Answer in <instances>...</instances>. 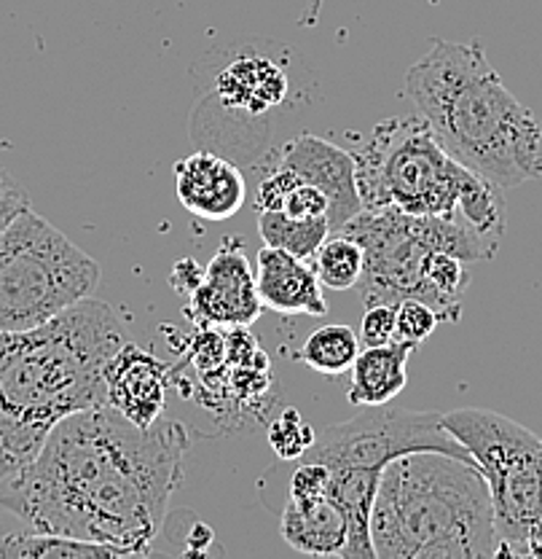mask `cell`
I'll use <instances>...</instances> for the list:
<instances>
[{
    "label": "cell",
    "instance_id": "6da1fadb",
    "mask_svg": "<svg viewBox=\"0 0 542 559\" xmlns=\"http://www.w3.org/2000/svg\"><path fill=\"white\" fill-rule=\"evenodd\" d=\"M185 450L180 423L140 428L113 406H89L57 423L33 463L0 485V509L38 533L154 555Z\"/></svg>",
    "mask_w": 542,
    "mask_h": 559
},
{
    "label": "cell",
    "instance_id": "7a4b0ae2",
    "mask_svg": "<svg viewBox=\"0 0 542 559\" xmlns=\"http://www.w3.org/2000/svg\"><path fill=\"white\" fill-rule=\"evenodd\" d=\"M130 342L105 301L27 331H0V485L31 465L57 423L105 401V369Z\"/></svg>",
    "mask_w": 542,
    "mask_h": 559
},
{
    "label": "cell",
    "instance_id": "3957f363",
    "mask_svg": "<svg viewBox=\"0 0 542 559\" xmlns=\"http://www.w3.org/2000/svg\"><path fill=\"white\" fill-rule=\"evenodd\" d=\"M406 95L443 148L499 189L542 175V127L489 66L483 46L433 40L406 73Z\"/></svg>",
    "mask_w": 542,
    "mask_h": 559
},
{
    "label": "cell",
    "instance_id": "277c9868",
    "mask_svg": "<svg viewBox=\"0 0 542 559\" xmlns=\"http://www.w3.org/2000/svg\"><path fill=\"white\" fill-rule=\"evenodd\" d=\"M371 544L376 559L499 557L492 495L475 460L422 450L384 465Z\"/></svg>",
    "mask_w": 542,
    "mask_h": 559
},
{
    "label": "cell",
    "instance_id": "5b68a950",
    "mask_svg": "<svg viewBox=\"0 0 542 559\" xmlns=\"http://www.w3.org/2000/svg\"><path fill=\"white\" fill-rule=\"evenodd\" d=\"M100 264L65 231L27 207L0 237V331H27L100 285Z\"/></svg>",
    "mask_w": 542,
    "mask_h": 559
},
{
    "label": "cell",
    "instance_id": "8992f818",
    "mask_svg": "<svg viewBox=\"0 0 542 559\" xmlns=\"http://www.w3.org/2000/svg\"><path fill=\"white\" fill-rule=\"evenodd\" d=\"M354 162L363 210L395 207L408 215L454 221L475 175L443 148L422 116H398L376 124Z\"/></svg>",
    "mask_w": 542,
    "mask_h": 559
},
{
    "label": "cell",
    "instance_id": "52a82bcc",
    "mask_svg": "<svg viewBox=\"0 0 542 559\" xmlns=\"http://www.w3.org/2000/svg\"><path fill=\"white\" fill-rule=\"evenodd\" d=\"M443 425L473 454L486 479L499 557H529L542 520V439L489 409L446 412Z\"/></svg>",
    "mask_w": 542,
    "mask_h": 559
},
{
    "label": "cell",
    "instance_id": "ba28073f",
    "mask_svg": "<svg viewBox=\"0 0 542 559\" xmlns=\"http://www.w3.org/2000/svg\"><path fill=\"white\" fill-rule=\"evenodd\" d=\"M341 231L365 250L360 277L365 305H398L408 296L424 301L422 266L433 248L448 250L462 261L492 259L499 248L454 218L408 215L395 207L360 210Z\"/></svg>",
    "mask_w": 542,
    "mask_h": 559
},
{
    "label": "cell",
    "instance_id": "9c48e42d",
    "mask_svg": "<svg viewBox=\"0 0 542 559\" xmlns=\"http://www.w3.org/2000/svg\"><path fill=\"white\" fill-rule=\"evenodd\" d=\"M293 95L290 68L266 49H239L215 73L191 119L196 148H231L242 162L250 151L266 156L272 124Z\"/></svg>",
    "mask_w": 542,
    "mask_h": 559
},
{
    "label": "cell",
    "instance_id": "30bf717a",
    "mask_svg": "<svg viewBox=\"0 0 542 559\" xmlns=\"http://www.w3.org/2000/svg\"><path fill=\"white\" fill-rule=\"evenodd\" d=\"M435 450L454 457L473 460L448 428L441 412H404L382 406H363L360 415L339 425H330L317 436L306 460H317L328 468L378 471L408 452Z\"/></svg>",
    "mask_w": 542,
    "mask_h": 559
},
{
    "label": "cell",
    "instance_id": "8fae6325",
    "mask_svg": "<svg viewBox=\"0 0 542 559\" xmlns=\"http://www.w3.org/2000/svg\"><path fill=\"white\" fill-rule=\"evenodd\" d=\"M264 310L248 255L239 245L226 242L189 294L191 320L200 329H250Z\"/></svg>",
    "mask_w": 542,
    "mask_h": 559
},
{
    "label": "cell",
    "instance_id": "7c38bea8",
    "mask_svg": "<svg viewBox=\"0 0 542 559\" xmlns=\"http://www.w3.org/2000/svg\"><path fill=\"white\" fill-rule=\"evenodd\" d=\"M266 159L288 167L306 183L317 186L328 197V224L330 231H339L354 215L363 210L358 189V162L354 154L339 148L330 140L301 132L282 145L277 154H266Z\"/></svg>",
    "mask_w": 542,
    "mask_h": 559
},
{
    "label": "cell",
    "instance_id": "4fadbf2b",
    "mask_svg": "<svg viewBox=\"0 0 542 559\" xmlns=\"http://www.w3.org/2000/svg\"><path fill=\"white\" fill-rule=\"evenodd\" d=\"M170 369L165 360L127 342L105 369V401L130 423L148 428L165 417Z\"/></svg>",
    "mask_w": 542,
    "mask_h": 559
},
{
    "label": "cell",
    "instance_id": "5bb4252c",
    "mask_svg": "<svg viewBox=\"0 0 542 559\" xmlns=\"http://www.w3.org/2000/svg\"><path fill=\"white\" fill-rule=\"evenodd\" d=\"M180 205L204 221H226L248 200V180L234 159L200 148L174 165Z\"/></svg>",
    "mask_w": 542,
    "mask_h": 559
},
{
    "label": "cell",
    "instance_id": "9a60e30c",
    "mask_svg": "<svg viewBox=\"0 0 542 559\" xmlns=\"http://www.w3.org/2000/svg\"><path fill=\"white\" fill-rule=\"evenodd\" d=\"M255 285L266 310L279 314H312L323 318L328 312L325 285L320 283L312 261L299 259L288 250L264 245L255 266Z\"/></svg>",
    "mask_w": 542,
    "mask_h": 559
},
{
    "label": "cell",
    "instance_id": "2e32d148",
    "mask_svg": "<svg viewBox=\"0 0 542 559\" xmlns=\"http://www.w3.org/2000/svg\"><path fill=\"white\" fill-rule=\"evenodd\" d=\"M282 538L301 555L344 557L349 540L347 514L330 495L288 498L282 511Z\"/></svg>",
    "mask_w": 542,
    "mask_h": 559
},
{
    "label": "cell",
    "instance_id": "e0dca14e",
    "mask_svg": "<svg viewBox=\"0 0 542 559\" xmlns=\"http://www.w3.org/2000/svg\"><path fill=\"white\" fill-rule=\"evenodd\" d=\"M419 345L406 340H393L378 347H360L354 358L352 382H349V404L354 406H382L389 404L395 395H400L408 384L406 366L411 353Z\"/></svg>",
    "mask_w": 542,
    "mask_h": 559
},
{
    "label": "cell",
    "instance_id": "ac0fdd59",
    "mask_svg": "<svg viewBox=\"0 0 542 559\" xmlns=\"http://www.w3.org/2000/svg\"><path fill=\"white\" fill-rule=\"evenodd\" d=\"M0 557L5 559H110L119 557L110 546L92 544V540L68 538V535L38 533H0Z\"/></svg>",
    "mask_w": 542,
    "mask_h": 559
},
{
    "label": "cell",
    "instance_id": "d6986e66",
    "mask_svg": "<svg viewBox=\"0 0 542 559\" xmlns=\"http://www.w3.org/2000/svg\"><path fill=\"white\" fill-rule=\"evenodd\" d=\"M258 235L264 245L309 261L330 235V224L328 218H293L282 210H258Z\"/></svg>",
    "mask_w": 542,
    "mask_h": 559
},
{
    "label": "cell",
    "instance_id": "ffe728a7",
    "mask_svg": "<svg viewBox=\"0 0 542 559\" xmlns=\"http://www.w3.org/2000/svg\"><path fill=\"white\" fill-rule=\"evenodd\" d=\"M312 266L317 272L320 283L330 290H349L358 288L360 277L365 270V250L347 231H330L317 253L312 255Z\"/></svg>",
    "mask_w": 542,
    "mask_h": 559
},
{
    "label": "cell",
    "instance_id": "44dd1931",
    "mask_svg": "<svg viewBox=\"0 0 542 559\" xmlns=\"http://www.w3.org/2000/svg\"><path fill=\"white\" fill-rule=\"evenodd\" d=\"M360 347L363 345H360L358 331L344 323H330L317 329L314 334H309L299 358L304 360L309 369L317 371V374L339 377L352 369Z\"/></svg>",
    "mask_w": 542,
    "mask_h": 559
},
{
    "label": "cell",
    "instance_id": "7402d4cb",
    "mask_svg": "<svg viewBox=\"0 0 542 559\" xmlns=\"http://www.w3.org/2000/svg\"><path fill=\"white\" fill-rule=\"evenodd\" d=\"M314 430L304 423V417L296 409H285L282 415L272 423L269 428V444L277 452L279 460H299L312 450Z\"/></svg>",
    "mask_w": 542,
    "mask_h": 559
},
{
    "label": "cell",
    "instance_id": "603a6c76",
    "mask_svg": "<svg viewBox=\"0 0 542 559\" xmlns=\"http://www.w3.org/2000/svg\"><path fill=\"white\" fill-rule=\"evenodd\" d=\"M441 323V314L422 299H400L395 305V340L413 342V345H422Z\"/></svg>",
    "mask_w": 542,
    "mask_h": 559
},
{
    "label": "cell",
    "instance_id": "cb8c5ba5",
    "mask_svg": "<svg viewBox=\"0 0 542 559\" xmlns=\"http://www.w3.org/2000/svg\"><path fill=\"white\" fill-rule=\"evenodd\" d=\"M395 340V305H369L360 323V345L378 347Z\"/></svg>",
    "mask_w": 542,
    "mask_h": 559
},
{
    "label": "cell",
    "instance_id": "d4e9b609",
    "mask_svg": "<svg viewBox=\"0 0 542 559\" xmlns=\"http://www.w3.org/2000/svg\"><path fill=\"white\" fill-rule=\"evenodd\" d=\"M27 207H31V197H27L25 186L0 167V237Z\"/></svg>",
    "mask_w": 542,
    "mask_h": 559
},
{
    "label": "cell",
    "instance_id": "484cf974",
    "mask_svg": "<svg viewBox=\"0 0 542 559\" xmlns=\"http://www.w3.org/2000/svg\"><path fill=\"white\" fill-rule=\"evenodd\" d=\"M532 546H542V520H540V527H538V535H534V540H532ZM532 546H529V549H532Z\"/></svg>",
    "mask_w": 542,
    "mask_h": 559
}]
</instances>
